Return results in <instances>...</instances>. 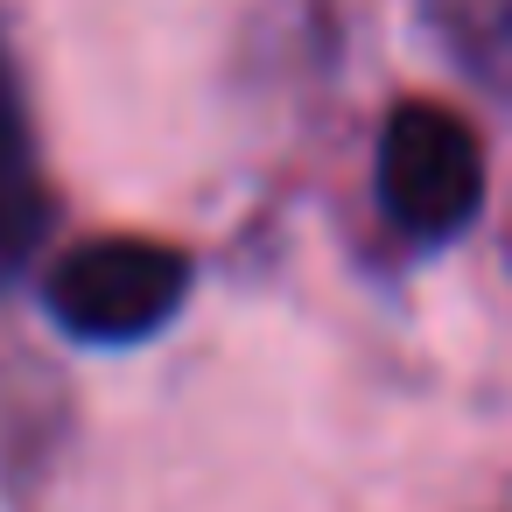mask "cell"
<instances>
[{"instance_id": "obj_2", "label": "cell", "mask_w": 512, "mask_h": 512, "mask_svg": "<svg viewBox=\"0 0 512 512\" xmlns=\"http://www.w3.org/2000/svg\"><path fill=\"white\" fill-rule=\"evenodd\" d=\"M372 176H379V211L407 239H456L484 204V148L435 99H400L386 113Z\"/></svg>"}, {"instance_id": "obj_3", "label": "cell", "mask_w": 512, "mask_h": 512, "mask_svg": "<svg viewBox=\"0 0 512 512\" xmlns=\"http://www.w3.org/2000/svg\"><path fill=\"white\" fill-rule=\"evenodd\" d=\"M50 183H43V162H36V134H29V113H22V92H15V64L0 50V288H8L43 232H50Z\"/></svg>"}, {"instance_id": "obj_4", "label": "cell", "mask_w": 512, "mask_h": 512, "mask_svg": "<svg viewBox=\"0 0 512 512\" xmlns=\"http://www.w3.org/2000/svg\"><path fill=\"white\" fill-rule=\"evenodd\" d=\"M442 43L463 57L470 78L505 85L512 78V0H421Z\"/></svg>"}, {"instance_id": "obj_1", "label": "cell", "mask_w": 512, "mask_h": 512, "mask_svg": "<svg viewBox=\"0 0 512 512\" xmlns=\"http://www.w3.org/2000/svg\"><path fill=\"white\" fill-rule=\"evenodd\" d=\"M190 295V260L162 239H85L50 267V316L78 344H141L155 337Z\"/></svg>"}]
</instances>
